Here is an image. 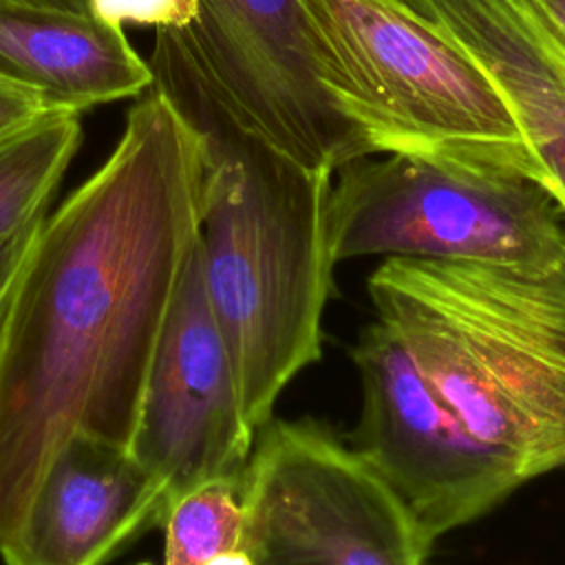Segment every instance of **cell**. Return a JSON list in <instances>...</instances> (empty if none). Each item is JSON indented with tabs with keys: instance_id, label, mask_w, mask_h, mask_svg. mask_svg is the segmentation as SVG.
Masks as SVG:
<instances>
[{
	"instance_id": "cell-1",
	"label": "cell",
	"mask_w": 565,
	"mask_h": 565,
	"mask_svg": "<svg viewBox=\"0 0 565 565\" xmlns=\"http://www.w3.org/2000/svg\"><path fill=\"white\" fill-rule=\"evenodd\" d=\"M205 170L203 130L152 84L108 159L42 218L0 320V543L71 437L130 448Z\"/></svg>"
},
{
	"instance_id": "cell-2",
	"label": "cell",
	"mask_w": 565,
	"mask_h": 565,
	"mask_svg": "<svg viewBox=\"0 0 565 565\" xmlns=\"http://www.w3.org/2000/svg\"><path fill=\"white\" fill-rule=\"evenodd\" d=\"M375 320L525 483L565 468V260L552 269L384 258Z\"/></svg>"
},
{
	"instance_id": "cell-3",
	"label": "cell",
	"mask_w": 565,
	"mask_h": 565,
	"mask_svg": "<svg viewBox=\"0 0 565 565\" xmlns=\"http://www.w3.org/2000/svg\"><path fill=\"white\" fill-rule=\"evenodd\" d=\"M172 102L207 141L199 256L243 413L258 430L282 388L320 358L335 267L333 170L296 166L205 108Z\"/></svg>"
},
{
	"instance_id": "cell-4",
	"label": "cell",
	"mask_w": 565,
	"mask_h": 565,
	"mask_svg": "<svg viewBox=\"0 0 565 565\" xmlns=\"http://www.w3.org/2000/svg\"><path fill=\"white\" fill-rule=\"evenodd\" d=\"M322 82L375 154L441 152L503 163L545 185L499 86L393 0H300Z\"/></svg>"
},
{
	"instance_id": "cell-5",
	"label": "cell",
	"mask_w": 565,
	"mask_h": 565,
	"mask_svg": "<svg viewBox=\"0 0 565 565\" xmlns=\"http://www.w3.org/2000/svg\"><path fill=\"white\" fill-rule=\"evenodd\" d=\"M335 263L433 258L552 269L565 260V210L516 168L441 152H384L333 172Z\"/></svg>"
},
{
	"instance_id": "cell-6",
	"label": "cell",
	"mask_w": 565,
	"mask_h": 565,
	"mask_svg": "<svg viewBox=\"0 0 565 565\" xmlns=\"http://www.w3.org/2000/svg\"><path fill=\"white\" fill-rule=\"evenodd\" d=\"M183 31H157L148 60L172 99L316 170L375 154L322 82V55L300 0H196Z\"/></svg>"
},
{
	"instance_id": "cell-7",
	"label": "cell",
	"mask_w": 565,
	"mask_h": 565,
	"mask_svg": "<svg viewBox=\"0 0 565 565\" xmlns=\"http://www.w3.org/2000/svg\"><path fill=\"white\" fill-rule=\"evenodd\" d=\"M243 512L254 565H424L433 547L369 463L309 419L256 430Z\"/></svg>"
},
{
	"instance_id": "cell-8",
	"label": "cell",
	"mask_w": 565,
	"mask_h": 565,
	"mask_svg": "<svg viewBox=\"0 0 565 565\" xmlns=\"http://www.w3.org/2000/svg\"><path fill=\"white\" fill-rule=\"evenodd\" d=\"M351 358L362 388L351 448L402 501L428 545L523 486L444 404L380 320L362 329Z\"/></svg>"
},
{
	"instance_id": "cell-9",
	"label": "cell",
	"mask_w": 565,
	"mask_h": 565,
	"mask_svg": "<svg viewBox=\"0 0 565 565\" xmlns=\"http://www.w3.org/2000/svg\"><path fill=\"white\" fill-rule=\"evenodd\" d=\"M254 439L196 238L157 342L130 452L159 483L168 516L190 490L243 479Z\"/></svg>"
},
{
	"instance_id": "cell-10",
	"label": "cell",
	"mask_w": 565,
	"mask_h": 565,
	"mask_svg": "<svg viewBox=\"0 0 565 565\" xmlns=\"http://www.w3.org/2000/svg\"><path fill=\"white\" fill-rule=\"evenodd\" d=\"M163 521V492L130 448L77 435L44 468L18 525L0 543V558L4 565H104Z\"/></svg>"
},
{
	"instance_id": "cell-11",
	"label": "cell",
	"mask_w": 565,
	"mask_h": 565,
	"mask_svg": "<svg viewBox=\"0 0 565 565\" xmlns=\"http://www.w3.org/2000/svg\"><path fill=\"white\" fill-rule=\"evenodd\" d=\"M393 2L499 86L565 210V35L532 0Z\"/></svg>"
},
{
	"instance_id": "cell-12",
	"label": "cell",
	"mask_w": 565,
	"mask_h": 565,
	"mask_svg": "<svg viewBox=\"0 0 565 565\" xmlns=\"http://www.w3.org/2000/svg\"><path fill=\"white\" fill-rule=\"evenodd\" d=\"M0 77L38 93L51 110L82 113L143 95L154 77L124 29L90 13L0 0Z\"/></svg>"
},
{
	"instance_id": "cell-13",
	"label": "cell",
	"mask_w": 565,
	"mask_h": 565,
	"mask_svg": "<svg viewBox=\"0 0 565 565\" xmlns=\"http://www.w3.org/2000/svg\"><path fill=\"white\" fill-rule=\"evenodd\" d=\"M79 141V115L55 110L0 148V243L49 212Z\"/></svg>"
},
{
	"instance_id": "cell-14",
	"label": "cell",
	"mask_w": 565,
	"mask_h": 565,
	"mask_svg": "<svg viewBox=\"0 0 565 565\" xmlns=\"http://www.w3.org/2000/svg\"><path fill=\"white\" fill-rule=\"evenodd\" d=\"M163 565H205L241 547L245 534L243 479L203 483L170 508L166 521Z\"/></svg>"
},
{
	"instance_id": "cell-15",
	"label": "cell",
	"mask_w": 565,
	"mask_h": 565,
	"mask_svg": "<svg viewBox=\"0 0 565 565\" xmlns=\"http://www.w3.org/2000/svg\"><path fill=\"white\" fill-rule=\"evenodd\" d=\"M90 15L124 29L126 24L154 26L157 31H183L199 13L196 0H88Z\"/></svg>"
},
{
	"instance_id": "cell-16",
	"label": "cell",
	"mask_w": 565,
	"mask_h": 565,
	"mask_svg": "<svg viewBox=\"0 0 565 565\" xmlns=\"http://www.w3.org/2000/svg\"><path fill=\"white\" fill-rule=\"evenodd\" d=\"M51 113L55 110H51L38 93L0 77V148Z\"/></svg>"
},
{
	"instance_id": "cell-17",
	"label": "cell",
	"mask_w": 565,
	"mask_h": 565,
	"mask_svg": "<svg viewBox=\"0 0 565 565\" xmlns=\"http://www.w3.org/2000/svg\"><path fill=\"white\" fill-rule=\"evenodd\" d=\"M42 218L33 221L24 230H20L18 234H13L4 243H0V320H2V313L7 307V300L13 291V285L20 276V269L31 252V245H33V238H35V232H38Z\"/></svg>"
},
{
	"instance_id": "cell-18",
	"label": "cell",
	"mask_w": 565,
	"mask_h": 565,
	"mask_svg": "<svg viewBox=\"0 0 565 565\" xmlns=\"http://www.w3.org/2000/svg\"><path fill=\"white\" fill-rule=\"evenodd\" d=\"M7 2L46 7V9H62V11H75V13H90L88 0H7Z\"/></svg>"
},
{
	"instance_id": "cell-19",
	"label": "cell",
	"mask_w": 565,
	"mask_h": 565,
	"mask_svg": "<svg viewBox=\"0 0 565 565\" xmlns=\"http://www.w3.org/2000/svg\"><path fill=\"white\" fill-rule=\"evenodd\" d=\"M532 2L565 35V0H532Z\"/></svg>"
},
{
	"instance_id": "cell-20",
	"label": "cell",
	"mask_w": 565,
	"mask_h": 565,
	"mask_svg": "<svg viewBox=\"0 0 565 565\" xmlns=\"http://www.w3.org/2000/svg\"><path fill=\"white\" fill-rule=\"evenodd\" d=\"M205 565H254V561H252L249 552L245 550V545H241V547H234V550H227V552L214 556Z\"/></svg>"
}]
</instances>
